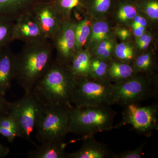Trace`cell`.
Here are the masks:
<instances>
[{"label":"cell","instance_id":"13","mask_svg":"<svg viewBox=\"0 0 158 158\" xmlns=\"http://www.w3.org/2000/svg\"><path fill=\"white\" fill-rule=\"evenodd\" d=\"M15 54L9 46L0 49V94L3 96L14 79Z\"/></svg>","mask_w":158,"mask_h":158},{"label":"cell","instance_id":"17","mask_svg":"<svg viewBox=\"0 0 158 158\" xmlns=\"http://www.w3.org/2000/svg\"><path fill=\"white\" fill-rule=\"evenodd\" d=\"M37 0H0V16L15 20L37 4Z\"/></svg>","mask_w":158,"mask_h":158},{"label":"cell","instance_id":"2","mask_svg":"<svg viewBox=\"0 0 158 158\" xmlns=\"http://www.w3.org/2000/svg\"><path fill=\"white\" fill-rule=\"evenodd\" d=\"M76 78L67 66L54 60L52 64L34 86L32 91L41 104L62 106L71 109V96Z\"/></svg>","mask_w":158,"mask_h":158},{"label":"cell","instance_id":"20","mask_svg":"<svg viewBox=\"0 0 158 158\" xmlns=\"http://www.w3.org/2000/svg\"><path fill=\"white\" fill-rule=\"evenodd\" d=\"M115 0H85V9L93 20H105L112 10Z\"/></svg>","mask_w":158,"mask_h":158},{"label":"cell","instance_id":"1","mask_svg":"<svg viewBox=\"0 0 158 158\" xmlns=\"http://www.w3.org/2000/svg\"><path fill=\"white\" fill-rule=\"evenodd\" d=\"M54 47L50 40L25 43L15 55L14 79L25 90L30 92L53 62Z\"/></svg>","mask_w":158,"mask_h":158},{"label":"cell","instance_id":"34","mask_svg":"<svg viewBox=\"0 0 158 158\" xmlns=\"http://www.w3.org/2000/svg\"><path fill=\"white\" fill-rule=\"evenodd\" d=\"M152 34L150 33L146 40L141 43V44L137 46V47L140 50H144L146 49L149 46L150 44L152 41Z\"/></svg>","mask_w":158,"mask_h":158},{"label":"cell","instance_id":"30","mask_svg":"<svg viewBox=\"0 0 158 158\" xmlns=\"http://www.w3.org/2000/svg\"><path fill=\"white\" fill-rule=\"evenodd\" d=\"M146 142H144L134 150H128L116 153L115 158H141L143 157V149Z\"/></svg>","mask_w":158,"mask_h":158},{"label":"cell","instance_id":"14","mask_svg":"<svg viewBox=\"0 0 158 158\" xmlns=\"http://www.w3.org/2000/svg\"><path fill=\"white\" fill-rule=\"evenodd\" d=\"M113 19L119 25H128L140 13L135 0H118L114 3Z\"/></svg>","mask_w":158,"mask_h":158},{"label":"cell","instance_id":"22","mask_svg":"<svg viewBox=\"0 0 158 158\" xmlns=\"http://www.w3.org/2000/svg\"><path fill=\"white\" fill-rule=\"evenodd\" d=\"M0 135L12 143L16 138H21V134L17 122L9 114L0 117Z\"/></svg>","mask_w":158,"mask_h":158},{"label":"cell","instance_id":"19","mask_svg":"<svg viewBox=\"0 0 158 158\" xmlns=\"http://www.w3.org/2000/svg\"><path fill=\"white\" fill-rule=\"evenodd\" d=\"M132 64L112 59L109 61L106 78L113 84L125 81L136 73Z\"/></svg>","mask_w":158,"mask_h":158},{"label":"cell","instance_id":"29","mask_svg":"<svg viewBox=\"0 0 158 158\" xmlns=\"http://www.w3.org/2000/svg\"><path fill=\"white\" fill-rule=\"evenodd\" d=\"M109 61L92 56L89 77L98 80H107Z\"/></svg>","mask_w":158,"mask_h":158},{"label":"cell","instance_id":"36","mask_svg":"<svg viewBox=\"0 0 158 158\" xmlns=\"http://www.w3.org/2000/svg\"><path fill=\"white\" fill-rule=\"evenodd\" d=\"M56 1V0H54V1Z\"/></svg>","mask_w":158,"mask_h":158},{"label":"cell","instance_id":"12","mask_svg":"<svg viewBox=\"0 0 158 158\" xmlns=\"http://www.w3.org/2000/svg\"><path fill=\"white\" fill-rule=\"evenodd\" d=\"M83 139L81 147L76 152L67 153L66 158H115L116 153L106 144L97 141L94 135Z\"/></svg>","mask_w":158,"mask_h":158},{"label":"cell","instance_id":"26","mask_svg":"<svg viewBox=\"0 0 158 158\" xmlns=\"http://www.w3.org/2000/svg\"><path fill=\"white\" fill-rule=\"evenodd\" d=\"M137 56L135 47L132 44L127 41H123L116 44L114 53V57L116 60L132 64Z\"/></svg>","mask_w":158,"mask_h":158},{"label":"cell","instance_id":"18","mask_svg":"<svg viewBox=\"0 0 158 158\" xmlns=\"http://www.w3.org/2000/svg\"><path fill=\"white\" fill-rule=\"evenodd\" d=\"M114 37L113 30L109 23L105 20H93L91 31L85 48L90 50L105 40Z\"/></svg>","mask_w":158,"mask_h":158},{"label":"cell","instance_id":"27","mask_svg":"<svg viewBox=\"0 0 158 158\" xmlns=\"http://www.w3.org/2000/svg\"><path fill=\"white\" fill-rule=\"evenodd\" d=\"M52 2L64 19H71L75 9H85V0H56Z\"/></svg>","mask_w":158,"mask_h":158},{"label":"cell","instance_id":"31","mask_svg":"<svg viewBox=\"0 0 158 158\" xmlns=\"http://www.w3.org/2000/svg\"><path fill=\"white\" fill-rule=\"evenodd\" d=\"M12 103L6 99L5 96L0 94V116H7L10 113Z\"/></svg>","mask_w":158,"mask_h":158},{"label":"cell","instance_id":"21","mask_svg":"<svg viewBox=\"0 0 158 158\" xmlns=\"http://www.w3.org/2000/svg\"><path fill=\"white\" fill-rule=\"evenodd\" d=\"M93 19L88 15L76 23L75 29L76 52L83 49L91 31Z\"/></svg>","mask_w":158,"mask_h":158},{"label":"cell","instance_id":"9","mask_svg":"<svg viewBox=\"0 0 158 158\" xmlns=\"http://www.w3.org/2000/svg\"><path fill=\"white\" fill-rule=\"evenodd\" d=\"M76 23L72 18L64 19L59 30L51 40L56 52L55 61L59 65L67 66L76 52Z\"/></svg>","mask_w":158,"mask_h":158},{"label":"cell","instance_id":"6","mask_svg":"<svg viewBox=\"0 0 158 158\" xmlns=\"http://www.w3.org/2000/svg\"><path fill=\"white\" fill-rule=\"evenodd\" d=\"M113 84L89 77L76 79L71 96L73 106H103L112 104Z\"/></svg>","mask_w":158,"mask_h":158},{"label":"cell","instance_id":"5","mask_svg":"<svg viewBox=\"0 0 158 158\" xmlns=\"http://www.w3.org/2000/svg\"><path fill=\"white\" fill-rule=\"evenodd\" d=\"M69 108L62 106L40 105L35 127L38 141H64L69 133Z\"/></svg>","mask_w":158,"mask_h":158},{"label":"cell","instance_id":"7","mask_svg":"<svg viewBox=\"0 0 158 158\" xmlns=\"http://www.w3.org/2000/svg\"><path fill=\"white\" fill-rule=\"evenodd\" d=\"M122 119L116 128L131 125L137 132L150 137L158 129V105L156 103L141 106L132 103L124 106Z\"/></svg>","mask_w":158,"mask_h":158},{"label":"cell","instance_id":"32","mask_svg":"<svg viewBox=\"0 0 158 158\" xmlns=\"http://www.w3.org/2000/svg\"><path fill=\"white\" fill-rule=\"evenodd\" d=\"M115 34L122 41H126L131 36V31L128 29L119 27L115 30Z\"/></svg>","mask_w":158,"mask_h":158},{"label":"cell","instance_id":"28","mask_svg":"<svg viewBox=\"0 0 158 158\" xmlns=\"http://www.w3.org/2000/svg\"><path fill=\"white\" fill-rule=\"evenodd\" d=\"M139 11L152 22L158 20V0H135Z\"/></svg>","mask_w":158,"mask_h":158},{"label":"cell","instance_id":"35","mask_svg":"<svg viewBox=\"0 0 158 158\" xmlns=\"http://www.w3.org/2000/svg\"><path fill=\"white\" fill-rule=\"evenodd\" d=\"M9 152L10 149L9 148L0 143V158L5 157L9 154Z\"/></svg>","mask_w":158,"mask_h":158},{"label":"cell","instance_id":"4","mask_svg":"<svg viewBox=\"0 0 158 158\" xmlns=\"http://www.w3.org/2000/svg\"><path fill=\"white\" fill-rule=\"evenodd\" d=\"M158 93L156 73H136L123 81L113 84L112 104L124 107L155 97Z\"/></svg>","mask_w":158,"mask_h":158},{"label":"cell","instance_id":"25","mask_svg":"<svg viewBox=\"0 0 158 158\" xmlns=\"http://www.w3.org/2000/svg\"><path fill=\"white\" fill-rule=\"evenodd\" d=\"M14 23L12 19L0 16V49L8 46L14 41Z\"/></svg>","mask_w":158,"mask_h":158},{"label":"cell","instance_id":"10","mask_svg":"<svg viewBox=\"0 0 158 158\" xmlns=\"http://www.w3.org/2000/svg\"><path fill=\"white\" fill-rule=\"evenodd\" d=\"M47 39L52 40L64 20L54 3L36 4L31 9Z\"/></svg>","mask_w":158,"mask_h":158},{"label":"cell","instance_id":"15","mask_svg":"<svg viewBox=\"0 0 158 158\" xmlns=\"http://www.w3.org/2000/svg\"><path fill=\"white\" fill-rule=\"evenodd\" d=\"M41 144V146L29 152L28 158H66V144L64 141H48Z\"/></svg>","mask_w":158,"mask_h":158},{"label":"cell","instance_id":"33","mask_svg":"<svg viewBox=\"0 0 158 158\" xmlns=\"http://www.w3.org/2000/svg\"><path fill=\"white\" fill-rule=\"evenodd\" d=\"M131 22L138 24L139 25L143 26L146 28L148 23L147 19L143 14H141V12L138 13L135 17L134 18Z\"/></svg>","mask_w":158,"mask_h":158},{"label":"cell","instance_id":"3","mask_svg":"<svg viewBox=\"0 0 158 158\" xmlns=\"http://www.w3.org/2000/svg\"><path fill=\"white\" fill-rule=\"evenodd\" d=\"M116 113L110 106H73L69 110V133L83 138L113 129Z\"/></svg>","mask_w":158,"mask_h":158},{"label":"cell","instance_id":"23","mask_svg":"<svg viewBox=\"0 0 158 158\" xmlns=\"http://www.w3.org/2000/svg\"><path fill=\"white\" fill-rule=\"evenodd\" d=\"M116 45L114 37H111L103 40L89 51L92 56L110 61L114 57Z\"/></svg>","mask_w":158,"mask_h":158},{"label":"cell","instance_id":"11","mask_svg":"<svg viewBox=\"0 0 158 158\" xmlns=\"http://www.w3.org/2000/svg\"><path fill=\"white\" fill-rule=\"evenodd\" d=\"M14 39L25 43L37 42L46 38L31 10L23 13L15 20Z\"/></svg>","mask_w":158,"mask_h":158},{"label":"cell","instance_id":"24","mask_svg":"<svg viewBox=\"0 0 158 158\" xmlns=\"http://www.w3.org/2000/svg\"><path fill=\"white\" fill-rule=\"evenodd\" d=\"M132 64L136 72L155 73L156 61L152 53L150 51L145 52L136 57Z\"/></svg>","mask_w":158,"mask_h":158},{"label":"cell","instance_id":"37","mask_svg":"<svg viewBox=\"0 0 158 158\" xmlns=\"http://www.w3.org/2000/svg\"><path fill=\"white\" fill-rule=\"evenodd\" d=\"M0 117H1V116H0Z\"/></svg>","mask_w":158,"mask_h":158},{"label":"cell","instance_id":"8","mask_svg":"<svg viewBox=\"0 0 158 158\" xmlns=\"http://www.w3.org/2000/svg\"><path fill=\"white\" fill-rule=\"evenodd\" d=\"M40 105L32 91L25 92L22 98L12 103L9 113L17 122L21 138L30 141L36 147L37 144L32 141L31 135L35 127Z\"/></svg>","mask_w":158,"mask_h":158},{"label":"cell","instance_id":"16","mask_svg":"<svg viewBox=\"0 0 158 158\" xmlns=\"http://www.w3.org/2000/svg\"><path fill=\"white\" fill-rule=\"evenodd\" d=\"M92 55L86 49L76 52L67 66L76 79L89 77Z\"/></svg>","mask_w":158,"mask_h":158}]
</instances>
